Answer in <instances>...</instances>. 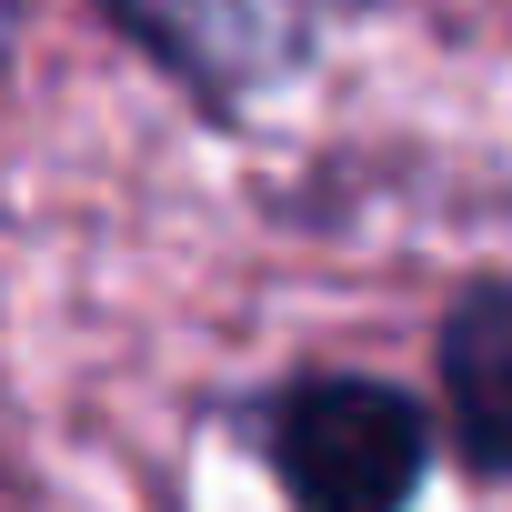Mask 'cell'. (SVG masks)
Segmentation results:
<instances>
[{
    "label": "cell",
    "mask_w": 512,
    "mask_h": 512,
    "mask_svg": "<svg viewBox=\"0 0 512 512\" xmlns=\"http://www.w3.org/2000/svg\"><path fill=\"white\" fill-rule=\"evenodd\" d=\"M422 452H432V422L392 382L322 372V382H292L272 412V472L292 512H402L422 492Z\"/></svg>",
    "instance_id": "1"
},
{
    "label": "cell",
    "mask_w": 512,
    "mask_h": 512,
    "mask_svg": "<svg viewBox=\"0 0 512 512\" xmlns=\"http://www.w3.org/2000/svg\"><path fill=\"white\" fill-rule=\"evenodd\" d=\"M101 11L151 61H171L191 91L251 101V91H272V81H292L312 61L332 0H101Z\"/></svg>",
    "instance_id": "2"
},
{
    "label": "cell",
    "mask_w": 512,
    "mask_h": 512,
    "mask_svg": "<svg viewBox=\"0 0 512 512\" xmlns=\"http://www.w3.org/2000/svg\"><path fill=\"white\" fill-rule=\"evenodd\" d=\"M442 392H452V432H462L472 472L512 482V292L502 282L452 302V322H442Z\"/></svg>",
    "instance_id": "3"
}]
</instances>
